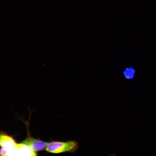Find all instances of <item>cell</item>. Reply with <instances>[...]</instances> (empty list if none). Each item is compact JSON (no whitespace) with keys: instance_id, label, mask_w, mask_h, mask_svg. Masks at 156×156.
I'll return each mask as SVG.
<instances>
[{"instance_id":"obj_2","label":"cell","mask_w":156,"mask_h":156,"mask_svg":"<svg viewBox=\"0 0 156 156\" xmlns=\"http://www.w3.org/2000/svg\"><path fill=\"white\" fill-rule=\"evenodd\" d=\"M7 156H34L37 155L36 152L33 151L28 146L22 143H16L12 149H6Z\"/></svg>"},{"instance_id":"obj_3","label":"cell","mask_w":156,"mask_h":156,"mask_svg":"<svg viewBox=\"0 0 156 156\" xmlns=\"http://www.w3.org/2000/svg\"><path fill=\"white\" fill-rule=\"evenodd\" d=\"M27 138L22 143L26 144L35 152L43 151L46 149L48 143L39 139H35L30 135L28 130Z\"/></svg>"},{"instance_id":"obj_5","label":"cell","mask_w":156,"mask_h":156,"mask_svg":"<svg viewBox=\"0 0 156 156\" xmlns=\"http://www.w3.org/2000/svg\"><path fill=\"white\" fill-rule=\"evenodd\" d=\"M136 73L135 69L131 67L126 68L123 72L124 75L126 79L130 80L133 79Z\"/></svg>"},{"instance_id":"obj_4","label":"cell","mask_w":156,"mask_h":156,"mask_svg":"<svg viewBox=\"0 0 156 156\" xmlns=\"http://www.w3.org/2000/svg\"><path fill=\"white\" fill-rule=\"evenodd\" d=\"M16 143L12 136L4 132L0 131V147L1 148L11 149L14 147Z\"/></svg>"},{"instance_id":"obj_1","label":"cell","mask_w":156,"mask_h":156,"mask_svg":"<svg viewBox=\"0 0 156 156\" xmlns=\"http://www.w3.org/2000/svg\"><path fill=\"white\" fill-rule=\"evenodd\" d=\"M79 145L76 142L53 141L48 143L46 151L49 153L59 154L64 152L73 153L77 149Z\"/></svg>"}]
</instances>
